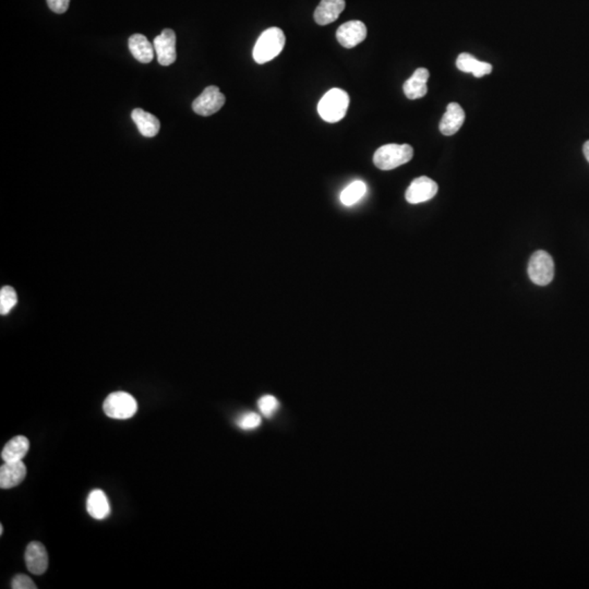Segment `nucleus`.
<instances>
[{"label":"nucleus","mask_w":589,"mask_h":589,"mask_svg":"<svg viewBox=\"0 0 589 589\" xmlns=\"http://www.w3.org/2000/svg\"><path fill=\"white\" fill-rule=\"evenodd\" d=\"M286 37L279 28H270L261 35L254 45L252 56L256 64H263L279 56L284 49Z\"/></svg>","instance_id":"obj_1"},{"label":"nucleus","mask_w":589,"mask_h":589,"mask_svg":"<svg viewBox=\"0 0 589 589\" xmlns=\"http://www.w3.org/2000/svg\"><path fill=\"white\" fill-rule=\"evenodd\" d=\"M349 106V95L342 89H332L323 95L318 104V113L326 123L341 121Z\"/></svg>","instance_id":"obj_2"},{"label":"nucleus","mask_w":589,"mask_h":589,"mask_svg":"<svg viewBox=\"0 0 589 589\" xmlns=\"http://www.w3.org/2000/svg\"><path fill=\"white\" fill-rule=\"evenodd\" d=\"M414 157L410 144H385L376 151L373 163L381 170H392L406 164Z\"/></svg>","instance_id":"obj_3"},{"label":"nucleus","mask_w":589,"mask_h":589,"mask_svg":"<svg viewBox=\"0 0 589 589\" xmlns=\"http://www.w3.org/2000/svg\"><path fill=\"white\" fill-rule=\"evenodd\" d=\"M106 415L113 419H129L138 412V403L132 395L127 392H114L106 397L103 404Z\"/></svg>","instance_id":"obj_4"},{"label":"nucleus","mask_w":589,"mask_h":589,"mask_svg":"<svg viewBox=\"0 0 589 589\" xmlns=\"http://www.w3.org/2000/svg\"><path fill=\"white\" fill-rule=\"evenodd\" d=\"M528 276L534 284L547 286L554 276V262L548 252L538 250L530 258L528 263Z\"/></svg>","instance_id":"obj_5"},{"label":"nucleus","mask_w":589,"mask_h":589,"mask_svg":"<svg viewBox=\"0 0 589 589\" xmlns=\"http://www.w3.org/2000/svg\"><path fill=\"white\" fill-rule=\"evenodd\" d=\"M225 100V95L220 92V89L216 85H211L193 100V109L197 115L208 117L218 113L223 107Z\"/></svg>","instance_id":"obj_6"},{"label":"nucleus","mask_w":589,"mask_h":589,"mask_svg":"<svg viewBox=\"0 0 589 589\" xmlns=\"http://www.w3.org/2000/svg\"><path fill=\"white\" fill-rule=\"evenodd\" d=\"M438 184L433 182L429 177H419L412 180L410 187L406 190L405 197L410 204L425 202L436 197L438 193Z\"/></svg>","instance_id":"obj_7"},{"label":"nucleus","mask_w":589,"mask_h":589,"mask_svg":"<svg viewBox=\"0 0 589 589\" xmlns=\"http://www.w3.org/2000/svg\"><path fill=\"white\" fill-rule=\"evenodd\" d=\"M153 45L161 66H170L176 62V34L172 28H165L154 39Z\"/></svg>","instance_id":"obj_8"},{"label":"nucleus","mask_w":589,"mask_h":589,"mask_svg":"<svg viewBox=\"0 0 589 589\" xmlns=\"http://www.w3.org/2000/svg\"><path fill=\"white\" fill-rule=\"evenodd\" d=\"M367 26L358 20L349 21L342 24L336 31L338 43L345 49H353L366 39Z\"/></svg>","instance_id":"obj_9"},{"label":"nucleus","mask_w":589,"mask_h":589,"mask_svg":"<svg viewBox=\"0 0 589 589\" xmlns=\"http://www.w3.org/2000/svg\"><path fill=\"white\" fill-rule=\"evenodd\" d=\"M24 560L28 571L34 575H42L49 568V554L45 547L39 541L28 543Z\"/></svg>","instance_id":"obj_10"},{"label":"nucleus","mask_w":589,"mask_h":589,"mask_svg":"<svg viewBox=\"0 0 589 589\" xmlns=\"http://www.w3.org/2000/svg\"><path fill=\"white\" fill-rule=\"evenodd\" d=\"M26 467L24 461H5L0 467V488L11 489L24 482Z\"/></svg>","instance_id":"obj_11"},{"label":"nucleus","mask_w":589,"mask_h":589,"mask_svg":"<svg viewBox=\"0 0 589 589\" xmlns=\"http://www.w3.org/2000/svg\"><path fill=\"white\" fill-rule=\"evenodd\" d=\"M465 121V112L457 103H450L446 107V114L441 119L439 129L443 136L455 134L463 126Z\"/></svg>","instance_id":"obj_12"},{"label":"nucleus","mask_w":589,"mask_h":589,"mask_svg":"<svg viewBox=\"0 0 589 589\" xmlns=\"http://www.w3.org/2000/svg\"><path fill=\"white\" fill-rule=\"evenodd\" d=\"M429 76H430V73H429L428 69L418 68L414 72V75L403 85V90H404L406 98H410V100H418V98H423L428 92L427 82H428Z\"/></svg>","instance_id":"obj_13"},{"label":"nucleus","mask_w":589,"mask_h":589,"mask_svg":"<svg viewBox=\"0 0 589 589\" xmlns=\"http://www.w3.org/2000/svg\"><path fill=\"white\" fill-rule=\"evenodd\" d=\"M345 0H321L315 9V21L320 26L333 24L345 9Z\"/></svg>","instance_id":"obj_14"},{"label":"nucleus","mask_w":589,"mask_h":589,"mask_svg":"<svg viewBox=\"0 0 589 589\" xmlns=\"http://www.w3.org/2000/svg\"><path fill=\"white\" fill-rule=\"evenodd\" d=\"M131 117H132V121L136 123L142 136L146 137V138H153L159 134L161 123L155 116L148 113L141 108H136L131 114Z\"/></svg>","instance_id":"obj_15"},{"label":"nucleus","mask_w":589,"mask_h":589,"mask_svg":"<svg viewBox=\"0 0 589 589\" xmlns=\"http://www.w3.org/2000/svg\"><path fill=\"white\" fill-rule=\"evenodd\" d=\"M456 67L461 71L466 73H473L474 77L482 78L484 76L490 75L492 71V66L488 62H480L475 58L473 55L463 53L456 59Z\"/></svg>","instance_id":"obj_16"},{"label":"nucleus","mask_w":589,"mask_h":589,"mask_svg":"<svg viewBox=\"0 0 589 589\" xmlns=\"http://www.w3.org/2000/svg\"><path fill=\"white\" fill-rule=\"evenodd\" d=\"M129 49L138 62L149 64L154 58V45L142 34H134L129 39Z\"/></svg>","instance_id":"obj_17"},{"label":"nucleus","mask_w":589,"mask_h":589,"mask_svg":"<svg viewBox=\"0 0 589 589\" xmlns=\"http://www.w3.org/2000/svg\"><path fill=\"white\" fill-rule=\"evenodd\" d=\"M87 510L95 520H104L110 514L109 502L102 490L95 489L91 492L87 500Z\"/></svg>","instance_id":"obj_18"},{"label":"nucleus","mask_w":589,"mask_h":589,"mask_svg":"<svg viewBox=\"0 0 589 589\" xmlns=\"http://www.w3.org/2000/svg\"><path fill=\"white\" fill-rule=\"evenodd\" d=\"M30 448V442L24 436L15 437L3 446L1 459L3 461H19L26 457Z\"/></svg>","instance_id":"obj_19"},{"label":"nucleus","mask_w":589,"mask_h":589,"mask_svg":"<svg viewBox=\"0 0 589 589\" xmlns=\"http://www.w3.org/2000/svg\"><path fill=\"white\" fill-rule=\"evenodd\" d=\"M367 186L362 180L351 182L342 191L341 201L346 206H351L358 202L366 195Z\"/></svg>","instance_id":"obj_20"},{"label":"nucleus","mask_w":589,"mask_h":589,"mask_svg":"<svg viewBox=\"0 0 589 589\" xmlns=\"http://www.w3.org/2000/svg\"><path fill=\"white\" fill-rule=\"evenodd\" d=\"M18 303V296L12 287L3 286L0 290V313L8 315Z\"/></svg>","instance_id":"obj_21"},{"label":"nucleus","mask_w":589,"mask_h":589,"mask_svg":"<svg viewBox=\"0 0 589 589\" xmlns=\"http://www.w3.org/2000/svg\"><path fill=\"white\" fill-rule=\"evenodd\" d=\"M258 407L264 417H272L279 410V403L273 395H264L258 401Z\"/></svg>","instance_id":"obj_22"},{"label":"nucleus","mask_w":589,"mask_h":589,"mask_svg":"<svg viewBox=\"0 0 589 589\" xmlns=\"http://www.w3.org/2000/svg\"><path fill=\"white\" fill-rule=\"evenodd\" d=\"M261 416L256 412H246L237 419V425L243 430H254L261 425Z\"/></svg>","instance_id":"obj_23"},{"label":"nucleus","mask_w":589,"mask_h":589,"mask_svg":"<svg viewBox=\"0 0 589 589\" xmlns=\"http://www.w3.org/2000/svg\"><path fill=\"white\" fill-rule=\"evenodd\" d=\"M11 587H12L13 589L37 588L35 583L32 581L31 577H28V575H24V574H18V575L13 577L12 583H11Z\"/></svg>","instance_id":"obj_24"},{"label":"nucleus","mask_w":589,"mask_h":589,"mask_svg":"<svg viewBox=\"0 0 589 589\" xmlns=\"http://www.w3.org/2000/svg\"><path fill=\"white\" fill-rule=\"evenodd\" d=\"M47 3L51 11L62 15L69 8L70 0H47Z\"/></svg>","instance_id":"obj_25"},{"label":"nucleus","mask_w":589,"mask_h":589,"mask_svg":"<svg viewBox=\"0 0 589 589\" xmlns=\"http://www.w3.org/2000/svg\"><path fill=\"white\" fill-rule=\"evenodd\" d=\"M583 152H584L585 157H586V159L589 163V140L588 141L585 142L584 146H583Z\"/></svg>","instance_id":"obj_26"},{"label":"nucleus","mask_w":589,"mask_h":589,"mask_svg":"<svg viewBox=\"0 0 589 589\" xmlns=\"http://www.w3.org/2000/svg\"><path fill=\"white\" fill-rule=\"evenodd\" d=\"M3 525H0V535H3Z\"/></svg>","instance_id":"obj_27"}]
</instances>
